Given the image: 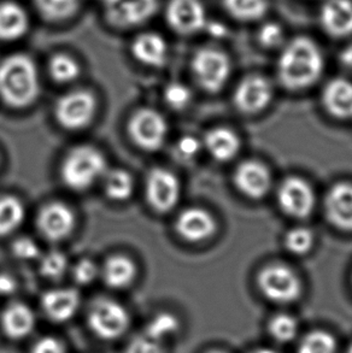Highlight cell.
<instances>
[{
  "label": "cell",
  "mask_w": 352,
  "mask_h": 353,
  "mask_svg": "<svg viewBox=\"0 0 352 353\" xmlns=\"http://www.w3.org/2000/svg\"><path fill=\"white\" fill-rule=\"evenodd\" d=\"M324 59L317 43L306 37H297L286 45L277 62V77L291 91L313 86L322 75Z\"/></svg>",
  "instance_id": "cell-1"
},
{
  "label": "cell",
  "mask_w": 352,
  "mask_h": 353,
  "mask_svg": "<svg viewBox=\"0 0 352 353\" xmlns=\"http://www.w3.org/2000/svg\"><path fill=\"white\" fill-rule=\"evenodd\" d=\"M39 74L33 59L12 54L0 63V97L8 105L23 109L38 98Z\"/></svg>",
  "instance_id": "cell-2"
},
{
  "label": "cell",
  "mask_w": 352,
  "mask_h": 353,
  "mask_svg": "<svg viewBox=\"0 0 352 353\" xmlns=\"http://www.w3.org/2000/svg\"><path fill=\"white\" fill-rule=\"evenodd\" d=\"M105 172L106 161L103 153L88 145L72 148L61 167L64 185L77 192L88 190L104 176Z\"/></svg>",
  "instance_id": "cell-3"
},
{
  "label": "cell",
  "mask_w": 352,
  "mask_h": 353,
  "mask_svg": "<svg viewBox=\"0 0 352 353\" xmlns=\"http://www.w3.org/2000/svg\"><path fill=\"white\" fill-rule=\"evenodd\" d=\"M190 65L198 85L210 93L221 91L232 72L228 56L217 48H200L192 58Z\"/></svg>",
  "instance_id": "cell-4"
},
{
  "label": "cell",
  "mask_w": 352,
  "mask_h": 353,
  "mask_svg": "<svg viewBox=\"0 0 352 353\" xmlns=\"http://www.w3.org/2000/svg\"><path fill=\"white\" fill-rule=\"evenodd\" d=\"M87 320L98 338L109 341L121 338L130 325L128 311L119 301L108 298H100L92 303Z\"/></svg>",
  "instance_id": "cell-5"
},
{
  "label": "cell",
  "mask_w": 352,
  "mask_h": 353,
  "mask_svg": "<svg viewBox=\"0 0 352 353\" xmlns=\"http://www.w3.org/2000/svg\"><path fill=\"white\" fill-rule=\"evenodd\" d=\"M258 287L266 299L277 304L297 301L302 293L300 277L284 264H271L263 268L258 275Z\"/></svg>",
  "instance_id": "cell-6"
},
{
  "label": "cell",
  "mask_w": 352,
  "mask_h": 353,
  "mask_svg": "<svg viewBox=\"0 0 352 353\" xmlns=\"http://www.w3.org/2000/svg\"><path fill=\"white\" fill-rule=\"evenodd\" d=\"M97 110V101L90 92L72 91L58 99L55 115L58 123L68 130L86 128L93 121Z\"/></svg>",
  "instance_id": "cell-7"
},
{
  "label": "cell",
  "mask_w": 352,
  "mask_h": 353,
  "mask_svg": "<svg viewBox=\"0 0 352 353\" xmlns=\"http://www.w3.org/2000/svg\"><path fill=\"white\" fill-rule=\"evenodd\" d=\"M128 132L137 146L148 152H153L162 148L166 143L167 121L158 111L140 109L129 119Z\"/></svg>",
  "instance_id": "cell-8"
},
{
  "label": "cell",
  "mask_w": 352,
  "mask_h": 353,
  "mask_svg": "<svg viewBox=\"0 0 352 353\" xmlns=\"http://www.w3.org/2000/svg\"><path fill=\"white\" fill-rule=\"evenodd\" d=\"M145 188L148 204L159 214L172 211L180 201V181L167 169L155 168L148 172Z\"/></svg>",
  "instance_id": "cell-9"
},
{
  "label": "cell",
  "mask_w": 352,
  "mask_h": 353,
  "mask_svg": "<svg viewBox=\"0 0 352 353\" xmlns=\"http://www.w3.org/2000/svg\"><path fill=\"white\" fill-rule=\"evenodd\" d=\"M277 201L287 215L305 219L314 211L316 196L309 183L300 177H287L277 191Z\"/></svg>",
  "instance_id": "cell-10"
},
{
  "label": "cell",
  "mask_w": 352,
  "mask_h": 353,
  "mask_svg": "<svg viewBox=\"0 0 352 353\" xmlns=\"http://www.w3.org/2000/svg\"><path fill=\"white\" fill-rule=\"evenodd\" d=\"M77 220L69 206L63 203H50L40 210L37 220L38 230L43 238L59 243L75 230Z\"/></svg>",
  "instance_id": "cell-11"
},
{
  "label": "cell",
  "mask_w": 352,
  "mask_h": 353,
  "mask_svg": "<svg viewBox=\"0 0 352 353\" xmlns=\"http://www.w3.org/2000/svg\"><path fill=\"white\" fill-rule=\"evenodd\" d=\"M167 19L176 33L184 35L202 32L208 23L206 11L200 0H170Z\"/></svg>",
  "instance_id": "cell-12"
},
{
  "label": "cell",
  "mask_w": 352,
  "mask_h": 353,
  "mask_svg": "<svg viewBox=\"0 0 352 353\" xmlns=\"http://www.w3.org/2000/svg\"><path fill=\"white\" fill-rule=\"evenodd\" d=\"M273 87L266 77L253 75L244 79L234 93V103L239 110L255 114L271 104Z\"/></svg>",
  "instance_id": "cell-13"
},
{
  "label": "cell",
  "mask_w": 352,
  "mask_h": 353,
  "mask_svg": "<svg viewBox=\"0 0 352 353\" xmlns=\"http://www.w3.org/2000/svg\"><path fill=\"white\" fill-rule=\"evenodd\" d=\"M158 0H115L106 5L111 23L119 27H133L146 22L156 14Z\"/></svg>",
  "instance_id": "cell-14"
},
{
  "label": "cell",
  "mask_w": 352,
  "mask_h": 353,
  "mask_svg": "<svg viewBox=\"0 0 352 353\" xmlns=\"http://www.w3.org/2000/svg\"><path fill=\"white\" fill-rule=\"evenodd\" d=\"M320 24L332 38L352 35V0H324L320 10Z\"/></svg>",
  "instance_id": "cell-15"
},
{
  "label": "cell",
  "mask_w": 352,
  "mask_h": 353,
  "mask_svg": "<svg viewBox=\"0 0 352 353\" xmlns=\"http://www.w3.org/2000/svg\"><path fill=\"white\" fill-rule=\"evenodd\" d=\"M234 182L244 196L261 199L271 190V174L262 163L248 161L235 170Z\"/></svg>",
  "instance_id": "cell-16"
},
{
  "label": "cell",
  "mask_w": 352,
  "mask_h": 353,
  "mask_svg": "<svg viewBox=\"0 0 352 353\" xmlns=\"http://www.w3.org/2000/svg\"><path fill=\"white\" fill-rule=\"evenodd\" d=\"M176 232L190 243H200L211 238L216 232V222L208 211L199 208H190L177 216Z\"/></svg>",
  "instance_id": "cell-17"
},
{
  "label": "cell",
  "mask_w": 352,
  "mask_h": 353,
  "mask_svg": "<svg viewBox=\"0 0 352 353\" xmlns=\"http://www.w3.org/2000/svg\"><path fill=\"white\" fill-rule=\"evenodd\" d=\"M81 304V296L74 288H58L46 292L41 299L45 315L56 323L72 320Z\"/></svg>",
  "instance_id": "cell-18"
},
{
  "label": "cell",
  "mask_w": 352,
  "mask_h": 353,
  "mask_svg": "<svg viewBox=\"0 0 352 353\" xmlns=\"http://www.w3.org/2000/svg\"><path fill=\"white\" fill-rule=\"evenodd\" d=\"M327 219L340 230H352V185L338 183L332 187L324 201Z\"/></svg>",
  "instance_id": "cell-19"
},
{
  "label": "cell",
  "mask_w": 352,
  "mask_h": 353,
  "mask_svg": "<svg viewBox=\"0 0 352 353\" xmlns=\"http://www.w3.org/2000/svg\"><path fill=\"white\" fill-rule=\"evenodd\" d=\"M33 310L23 303L10 304L1 315V328L5 335L12 340H21L32 334L35 328Z\"/></svg>",
  "instance_id": "cell-20"
},
{
  "label": "cell",
  "mask_w": 352,
  "mask_h": 353,
  "mask_svg": "<svg viewBox=\"0 0 352 353\" xmlns=\"http://www.w3.org/2000/svg\"><path fill=\"white\" fill-rule=\"evenodd\" d=\"M324 104L337 119H352V82L346 79H333L324 87Z\"/></svg>",
  "instance_id": "cell-21"
},
{
  "label": "cell",
  "mask_w": 352,
  "mask_h": 353,
  "mask_svg": "<svg viewBox=\"0 0 352 353\" xmlns=\"http://www.w3.org/2000/svg\"><path fill=\"white\" fill-rule=\"evenodd\" d=\"M132 52L138 62L148 67L161 68L167 63V41L157 33L140 34L134 40Z\"/></svg>",
  "instance_id": "cell-22"
},
{
  "label": "cell",
  "mask_w": 352,
  "mask_h": 353,
  "mask_svg": "<svg viewBox=\"0 0 352 353\" xmlns=\"http://www.w3.org/2000/svg\"><path fill=\"white\" fill-rule=\"evenodd\" d=\"M28 28V14L21 5L14 1L0 4V40L14 41L21 39Z\"/></svg>",
  "instance_id": "cell-23"
},
{
  "label": "cell",
  "mask_w": 352,
  "mask_h": 353,
  "mask_svg": "<svg viewBox=\"0 0 352 353\" xmlns=\"http://www.w3.org/2000/svg\"><path fill=\"white\" fill-rule=\"evenodd\" d=\"M204 145L211 157L219 162L233 159L242 148L238 135L228 128H214L204 138Z\"/></svg>",
  "instance_id": "cell-24"
},
{
  "label": "cell",
  "mask_w": 352,
  "mask_h": 353,
  "mask_svg": "<svg viewBox=\"0 0 352 353\" xmlns=\"http://www.w3.org/2000/svg\"><path fill=\"white\" fill-rule=\"evenodd\" d=\"M137 275L135 264L126 256L110 257L103 268L101 276L106 286L114 290H124L134 281Z\"/></svg>",
  "instance_id": "cell-25"
},
{
  "label": "cell",
  "mask_w": 352,
  "mask_h": 353,
  "mask_svg": "<svg viewBox=\"0 0 352 353\" xmlns=\"http://www.w3.org/2000/svg\"><path fill=\"white\" fill-rule=\"evenodd\" d=\"M227 14L240 22H257L266 16L269 4L268 0H222Z\"/></svg>",
  "instance_id": "cell-26"
},
{
  "label": "cell",
  "mask_w": 352,
  "mask_h": 353,
  "mask_svg": "<svg viewBox=\"0 0 352 353\" xmlns=\"http://www.w3.org/2000/svg\"><path fill=\"white\" fill-rule=\"evenodd\" d=\"M26 209L22 201L14 196L0 198V236L14 233L23 223Z\"/></svg>",
  "instance_id": "cell-27"
},
{
  "label": "cell",
  "mask_w": 352,
  "mask_h": 353,
  "mask_svg": "<svg viewBox=\"0 0 352 353\" xmlns=\"http://www.w3.org/2000/svg\"><path fill=\"white\" fill-rule=\"evenodd\" d=\"M104 192L109 199L114 201H128L134 192L133 177L130 174L122 170L115 169L105 172Z\"/></svg>",
  "instance_id": "cell-28"
},
{
  "label": "cell",
  "mask_w": 352,
  "mask_h": 353,
  "mask_svg": "<svg viewBox=\"0 0 352 353\" xmlns=\"http://www.w3.org/2000/svg\"><path fill=\"white\" fill-rule=\"evenodd\" d=\"M40 14L50 21H64L75 14L80 0H34Z\"/></svg>",
  "instance_id": "cell-29"
},
{
  "label": "cell",
  "mask_w": 352,
  "mask_h": 353,
  "mask_svg": "<svg viewBox=\"0 0 352 353\" xmlns=\"http://www.w3.org/2000/svg\"><path fill=\"white\" fill-rule=\"evenodd\" d=\"M179 328L180 322L176 319V316L170 312H161L148 322L143 332L153 339L166 343L168 338L177 333Z\"/></svg>",
  "instance_id": "cell-30"
},
{
  "label": "cell",
  "mask_w": 352,
  "mask_h": 353,
  "mask_svg": "<svg viewBox=\"0 0 352 353\" xmlns=\"http://www.w3.org/2000/svg\"><path fill=\"white\" fill-rule=\"evenodd\" d=\"M50 72L55 81L69 83L80 75V67L74 58L67 54H57L50 62Z\"/></svg>",
  "instance_id": "cell-31"
},
{
  "label": "cell",
  "mask_w": 352,
  "mask_h": 353,
  "mask_svg": "<svg viewBox=\"0 0 352 353\" xmlns=\"http://www.w3.org/2000/svg\"><path fill=\"white\" fill-rule=\"evenodd\" d=\"M337 343L333 335L317 330L305 335L298 349V353H335Z\"/></svg>",
  "instance_id": "cell-32"
},
{
  "label": "cell",
  "mask_w": 352,
  "mask_h": 353,
  "mask_svg": "<svg viewBox=\"0 0 352 353\" xmlns=\"http://www.w3.org/2000/svg\"><path fill=\"white\" fill-rule=\"evenodd\" d=\"M40 272L50 280H59L68 269V258L61 251H51L43 254L40 261Z\"/></svg>",
  "instance_id": "cell-33"
},
{
  "label": "cell",
  "mask_w": 352,
  "mask_h": 353,
  "mask_svg": "<svg viewBox=\"0 0 352 353\" xmlns=\"http://www.w3.org/2000/svg\"><path fill=\"white\" fill-rule=\"evenodd\" d=\"M269 333L279 343H289L298 333V322L290 315H277L269 323Z\"/></svg>",
  "instance_id": "cell-34"
},
{
  "label": "cell",
  "mask_w": 352,
  "mask_h": 353,
  "mask_svg": "<svg viewBox=\"0 0 352 353\" xmlns=\"http://www.w3.org/2000/svg\"><path fill=\"white\" fill-rule=\"evenodd\" d=\"M285 246L290 252L302 256L314 246V234L310 230L298 227L291 230L285 236Z\"/></svg>",
  "instance_id": "cell-35"
},
{
  "label": "cell",
  "mask_w": 352,
  "mask_h": 353,
  "mask_svg": "<svg viewBox=\"0 0 352 353\" xmlns=\"http://www.w3.org/2000/svg\"><path fill=\"white\" fill-rule=\"evenodd\" d=\"M164 101L174 110H184L192 101V92L180 82H172L164 90Z\"/></svg>",
  "instance_id": "cell-36"
},
{
  "label": "cell",
  "mask_w": 352,
  "mask_h": 353,
  "mask_svg": "<svg viewBox=\"0 0 352 353\" xmlns=\"http://www.w3.org/2000/svg\"><path fill=\"white\" fill-rule=\"evenodd\" d=\"M164 344L143 332L129 341L124 353H166Z\"/></svg>",
  "instance_id": "cell-37"
},
{
  "label": "cell",
  "mask_w": 352,
  "mask_h": 353,
  "mask_svg": "<svg viewBox=\"0 0 352 353\" xmlns=\"http://www.w3.org/2000/svg\"><path fill=\"white\" fill-rule=\"evenodd\" d=\"M258 43L266 48H279L285 41V32L280 24L276 22H266L260 28L257 33Z\"/></svg>",
  "instance_id": "cell-38"
},
{
  "label": "cell",
  "mask_w": 352,
  "mask_h": 353,
  "mask_svg": "<svg viewBox=\"0 0 352 353\" xmlns=\"http://www.w3.org/2000/svg\"><path fill=\"white\" fill-rule=\"evenodd\" d=\"M97 275H98V268L95 262H92L90 259H81L72 269L74 281L82 286H86L95 281Z\"/></svg>",
  "instance_id": "cell-39"
},
{
  "label": "cell",
  "mask_w": 352,
  "mask_h": 353,
  "mask_svg": "<svg viewBox=\"0 0 352 353\" xmlns=\"http://www.w3.org/2000/svg\"><path fill=\"white\" fill-rule=\"evenodd\" d=\"M202 148V143L195 137H184L176 143L175 153L177 157L182 161L193 159L199 153Z\"/></svg>",
  "instance_id": "cell-40"
},
{
  "label": "cell",
  "mask_w": 352,
  "mask_h": 353,
  "mask_svg": "<svg viewBox=\"0 0 352 353\" xmlns=\"http://www.w3.org/2000/svg\"><path fill=\"white\" fill-rule=\"evenodd\" d=\"M12 251L16 257L23 259V261H32L34 258L38 257L39 253H40L38 245L34 243L32 239L28 238H21L16 240L12 246Z\"/></svg>",
  "instance_id": "cell-41"
},
{
  "label": "cell",
  "mask_w": 352,
  "mask_h": 353,
  "mask_svg": "<svg viewBox=\"0 0 352 353\" xmlns=\"http://www.w3.org/2000/svg\"><path fill=\"white\" fill-rule=\"evenodd\" d=\"M32 353H66V346L53 336H43L33 345Z\"/></svg>",
  "instance_id": "cell-42"
},
{
  "label": "cell",
  "mask_w": 352,
  "mask_h": 353,
  "mask_svg": "<svg viewBox=\"0 0 352 353\" xmlns=\"http://www.w3.org/2000/svg\"><path fill=\"white\" fill-rule=\"evenodd\" d=\"M16 281L6 274H0V296H10L16 290Z\"/></svg>",
  "instance_id": "cell-43"
},
{
  "label": "cell",
  "mask_w": 352,
  "mask_h": 353,
  "mask_svg": "<svg viewBox=\"0 0 352 353\" xmlns=\"http://www.w3.org/2000/svg\"><path fill=\"white\" fill-rule=\"evenodd\" d=\"M205 29L208 30V33L211 35V37H214V38H224L227 34H228V30L227 28L224 27V24L219 23V22H214V23H206L205 26Z\"/></svg>",
  "instance_id": "cell-44"
},
{
  "label": "cell",
  "mask_w": 352,
  "mask_h": 353,
  "mask_svg": "<svg viewBox=\"0 0 352 353\" xmlns=\"http://www.w3.org/2000/svg\"><path fill=\"white\" fill-rule=\"evenodd\" d=\"M340 62L344 67L352 70V43L344 48L343 52L340 53Z\"/></svg>",
  "instance_id": "cell-45"
},
{
  "label": "cell",
  "mask_w": 352,
  "mask_h": 353,
  "mask_svg": "<svg viewBox=\"0 0 352 353\" xmlns=\"http://www.w3.org/2000/svg\"><path fill=\"white\" fill-rule=\"evenodd\" d=\"M251 353H279L274 351V350L271 349H260L256 350V351H253Z\"/></svg>",
  "instance_id": "cell-46"
},
{
  "label": "cell",
  "mask_w": 352,
  "mask_h": 353,
  "mask_svg": "<svg viewBox=\"0 0 352 353\" xmlns=\"http://www.w3.org/2000/svg\"><path fill=\"white\" fill-rule=\"evenodd\" d=\"M206 353H224V352H222V351H209V352H206Z\"/></svg>",
  "instance_id": "cell-47"
},
{
  "label": "cell",
  "mask_w": 352,
  "mask_h": 353,
  "mask_svg": "<svg viewBox=\"0 0 352 353\" xmlns=\"http://www.w3.org/2000/svg\"><path fill=\"white\" fill-rule=\"evenodd\" d=\"M346 353H352V345L350 346V347H349L348 352Z\"/></svg>",
  "instance_id": "cell-48"
}]
</instances>
